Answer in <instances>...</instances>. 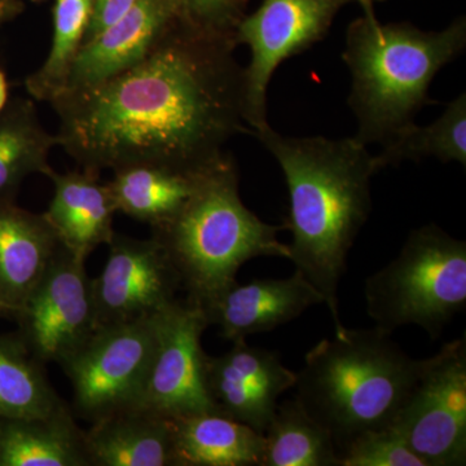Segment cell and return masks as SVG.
<instances>
[{
  "instance_id": "31",
  "label": "cell",
  "mask_w": 466,
  "mask_h": 466,
  "mask_svg": "<svg viewBox=\"0 0 466 466\" xmlns=\"http://www.w3.org/2000/svg\"><path fill=\"white\" fill-rule=\"evenodd\" d=\"M8 97V84L5 79V73L0 70V113L5 109V103Z\"/></svg>"
},
{
  "instance_id": "17",
  "label": "cell",
  "mask_w": 466,
  "mask_h": 466,
  "mask_svg": "<svg viewBox=\"0 0 466 466\" xmlns=\"http://www.w3.org/2000/svg\"><path fill=\"white\" fill-rule=\"evenodd\" d=\"M61 247L45 213H30L11 200H0V297L15 315Z\"/></svg>"
},
{
  "instance_id": "13",
  "label": "cell",
  "mask_w": 466,
  "mask_h": 466,
  "mask_svg": "<svg viewBox=\"0 0 466 466\" xmlns=\"http://www.w3.org/2000/svg\"><path fill=\"white\" fill-rule=\"evenodd\" d=\"M297 373L281 363L278 352L248 345L247 339L219 357L207 355L205 381L219 415L263 434L275 415L279 398L296 385Z\"/></svg>"
},
{
  "instance_id": "29",
  "label": "cell",
  "mask_w": 466,
  "mask_h": 466,
  "mask_svg": "<svg viewBox=\"0 0 466 466\" xmlns=\"http://www.w3.org/2000/svg\"><path fill=\"white\" fill-rule=\"evenodd\" d=\"M135 3L137 0H94L90 26L86 34L85 43L124 17L134 7Z\"/></svg>"
},
{
  "instance_id": "22",
  "label": "cell",
  "mask_w": 466,
  "mask_h": 466,
  "mask_svg": "<svg viewBox=\"0 0 466 466\" xmlns=\"http://www.w3.org/2000/svg\"><path fill=\"white\" fill-rule=\"evenodd\" d=\"M263 437L262 466H339L332 434L296 398L279 404Z\"/></svg>"
},
{
  "instance_id": "12",
  "label": "cell",
  "mask_w": 466,
  "mask_h": 466,
  "mask_svg": "<svg viewBox=\"0 0 466 466\" xmlns=\"http://www.w3.org/2000/svg\"><path fill=\"white\" fill-rule=\"evenodd\" d=\"M103 271L92 279L96 329L158 314L177 299L182 281L155 238L115 235Z\"/></svg>"
},
{
  "instance_id": "11",
  "label": "cell",
  "mask_w": 466,
  "mask_h": 466,
  "mask_svg": "<svg viewBox=\"0 0 466 466\" xmlns=\"http://www.w3.org/2000/svg\"><path fill=\"white\" fill-rule=\"evenodd\" d=\"M204 311L186 299L156 314V343L137 406L167 419L216 412L207 390ZM217 413V412H216Z\"/></svg>"
},
{
  "instance_id": "16",
  "label": "cell",
  "mask_w": 466,
  "mask_h": 466,
  "mask_svg": "<svg viewBox=\"0 0 466 466\" xmlns=\"http://www.w3.org/2000/svg\"><path fill=\"white\" fill-rule=\"evenodd\" d=\"M47 177L54 184V198L45 216L61 245L87 260L92 251L109 245L116 235V208L108 182L85 168L66 174L51 170Z\"/></svg>"
},
{
  "instance_id": "5",
  "label": "cell",
  "mask_w": 466,
  "mask_h": 466,
  "mask_svg": "<svg viewBox=\"0 0 466 466\" xmlns=\"http://www.w3.org/2000/svg\"><path fill=\"white\" fill-rule=\"evenodd\" d=\"M238 164L223 153L198 177L188 200L165 225L152 229L186 290L202 311L229 288L245 263L259 257L289 259V245L279 240L287 226L269 225L245 207L238 191Z\"/></svg>"
},
{
  "instance_id": "19",
  "label": "cell",
  "mask_w": 466,
  "mask_h": 466,
  "mask_svg": "<svg viewBox=\"0 0 466 466\" xmlns=\"http://www.w3.org/2000/svg\"><path fill=\"white\" fill-rule=\"evenodd\" d=\"M84 429L67 404L38 417H0V466H88Z\"/></svg>"
},
{
  "instance_id": "6",
  "label": "cell",
  "mask_w": 466,
  "mask_h": 466,
  "mask_svg": "<svg viewBox=\"0 0 466 466\" xmlns=\"http://www.w3.org/2000/svg\"><path fill=\"white\" fill-rule=\"evenodd\" d=\"M364 297L381 332L417 325L438 339L466 308V242L435 223L413 229L400 254L367 279Z\"/></svg>"
},
{
  "instance_id": "15",
  "label": "cell",
  "mask_w": 466,
  "mask_h": 466,
  "mask_svg": "<svg viewBox=\"0 0 466 466\" xmlns=\"http://www.w3.org/2000/svg\"><path fill=\"white\" fill-rule=\"evenodd\" d=\"M319 305H324V297L296 269L289 278L235 284L204 314L208 327L217 325L223 339L235 342L290 323Z\"/></svg>"
},
{
  "instance_id": "1",
  "label": "cell",
  "mask_w": 466,
  "mask_h": 466,
  "mask_svg": "<svg viewBox=\"0 0 466 466\" xmlns=\"http://www.w3.org/2000/svg\"><path fill=\"white\" fill-rule=\"evenodd\" d=\"M236 47L183 18L134 66L51 101L58 147L94 173L137 165L200 173L232 137L250 134Z\"/></svg>"
},
{
  "instance_id": "8",
  "label": "cell",
  "mask_w": 466,
  "mask_h": 466,
  "mask_svg": "<svg viewBox=\"0 0 466 466\" xmlns=\"http://www.w3.org/2000/svg\"><path fill=\"white\" fill-rule=\"evenodd\" d=\"M351 0H262L235 30L236 45L249 47L244 67V119L251 133L268 125L267 91L278 67L323 41Z\"/></svg>"
},
{
  "instance_id": "23",
  "label": "cell",
  "mask_w": 466,
  "mask_h": 466,
  "mask_svg": "<svg viewBox=\"0 0 466 466\" xmlns=\"http://www.w3.org/2000/svg\"><path fill=\"white\" fill-rule=\"evenodd\" d=\"M375 155L377 167H398L406 161L435 158L466 167V94L447 104L446 109L428 126L415 122L392 135Z\"/></svg>"
},
{
  "instance_id": "24",
  "label": "cell",
  "mask_w": 466,
  "mask_h": 466,
  "mask_svg": "<svg viewBox=\"0 0 466 466\" xmlns=\"http://www.w3.org/2000/svg\"><path fill=\"white\" fill-rule=\"evenodd\" d=\"M66 406L18 334L0 336V417L48 416Z\"/></svg>"
},
{
  "instance_id": "28",
  "label": "cell",
  "mask_w": 466,
  "mask_h": 466,
  "mask_svg": "<svg viewBox=\"0 0 466 466\" xmlns=\"http://www.w3.org/2000/svg\"><path fill=\"white\" fill-rule=\"evenodd\" d=\"M187 23L217 35L232 36L248 0H177Z\"/></svg>"
},
{
  "instance_id": "21",
  "label": "cell",
  "mask_w": 466,
  "mask_h": 466,
  "mask_svg": "<svg viewBox=\"0 0 466 466\" xmlns=\"http://www.w3.org/2000/svg\"><path fill=\"white\" fill-rule=\"evenodd\" d=\"M113 173L108 186L116 213L146 223L153 229L165 225L182 208L192 195L201 171L186 174L137 165Z\"/></svg>"
},
{
  "instance_id": "10",
  "label": "cell",
  "mask_w": 466,
  "mask_h": 466,
  "mask_svg": "<svg viewBox=\"0 0 466 466\" xmlns=\"http://www.w3.org/2000/svg\"><path fill=\"white\" fill-rule=\"evenodd\" d=\"M14 320L34 358L43 364L64 363L96 330L86 259L61 247Z\"/></svg>"
},
{
  "instance_id": "26",
  "label": "cell",
  "mask_w": 466,
  "mask_h": 466,
  "mask_svg": "<svg viewBox=\"0 0 466 466\" xmlns=\"http://www.w3.org/2000/svg\"><path fill=\"white\" fill-rule=\"evenodd\" d=\"M94 0H55L54 33L45 63L26 79L34 99L51 103L66 87L76 55L84 46Z\"/></svg>"
},
{
  "instance_id": "2",
  "label": "cell",
  "mask_w": 466,
  "mask_h": 466,
  "mask_svg": "<svg viewBox=\"0 0 466 466\" xmlns=\"http://www.w3.org/2000/svg\"><path fill=\"white\" fill-rule=\"evenodd\" d=\"M283 171L289 192V260L314 285L334 333L345 329L339 289L352 245L372 211L375 155L357 137H287L267 125L251 133Z\"/></svg>"
},
{
  "instance_id": "33",
  "label": "cell",
  "mask_w": 466,
  "mask_h": 466,
  "mask_svg": "<svg viewBox=\"0 0 466 466\" xmlns=\"http://www.w3.org/2000/svg\"><path fill=\"white\" fill-rule=\"evenodd\" d=\"M373 3L375 2H385V0H372Z\"/></svg>"
},
{
  "instance_id": "34",
  "label": "cell",
  "mask_w": 466,
  "mask_h": 466,
  "mask_svg": "<svg viewBox=\"0 0 466 466\" xmlns=\"http://www.w3.org/2000/svg\"><path fill=\"white\" fill-rule=\"evenodd\" d=\"M33 2H41V0H33Z\"/></svg>"
},
{
  "instance_id": "25",
  "label": "cell",
  "mask_w": 466,
  "mask_h": 466,
  "mask_svg": "<svg viewBox=\"0 0 466 466\" xmlns=\"http://www.w3.org/2000/svg\"><path fill=\"white\" fill-rule=\"evenodd\" d=\"M58 147L56 135L43 127L30 101H24L0 118V200H9L32 174L47 177L50 153Z\"/></svg>"
},
{
  "instance_id": "3",
  "label": "cell",
  "mask_w": 466,
  "mask_h": 466,
  "mask_svg": "<svg viewBox=\"0 0 466 466\" xmlns=\"http://www.w3.org/2000/svg\"><path fill=\"white\" fill-rule=\"evenodd\" d=\"M358 3L363 15L350 24L342 52L351 75L348 103L357 119L354 137L382 146L433 104L435 76L465 51L466 18L425 32L410 23H380L372 0Z\"/></svg>"
},
{
  "instance_id": "4",
  "label": "cell",
  "mask_w": 466,
  "mask_h": 466,
  "mask_svg": "<svg viewBox=\"0 0 466 466\" xmlns=\"http://www.w3.org/2000/svg\"><path fill=\"white\" fill-rule=\"evenodd\" d=\"M428 363L377 328H345L306 354L294 398L341 452L359 435L394 424Z\"/></svg>"
},
{
  "instance_id": "14",
  "label": "cell",
  "mask_w": 466,
  "mask_h": 466,
  "mask_svg": "<svg viewBox=\"0 0 466 466\" xmlns=\"http://www.w3.org/2000/svg\"><path fill=\"white\" fill-rule=\"evenodd\" d=\"M180 20L177 0H137L124 17L82 46L61 92L90 87L134 66Z\"/></svg>"
},
{
  "instance_id": "32",
  "label": "cell",
  "mask_w": 466,
  "mask_h": 466,
  "mask_svg": "<svg viewBox=\"0 0 466 466\" xmlns=\"http://www.w3.org/2000/svg\"><path fill=\"white\" fill-rule=\"evenodd\" d=\"M0 318H15V311L0 297Z\"/></svg>"
},
{
  "instance_id": "30",
  "label": "cell",
  "mask_w": 466,
  "mask_h": 466,
  "mask_svg": "<svg viewBox=\"0 0 466 466\" xmlns=\"http://www.w3.org/2000/svg\"><path fill=\"white\" fill-rule=\"evenodd\" d=\"M21 9L23 5L20 0H0V26L20 14Z\"/></svg>"
},
{
  "instance_id": "9",
  "label": "cell",
  "mask_w": 466,
  "mask_h": 466,
  "mask_svg": "<svg viewBox=\"0 0 466 466\" xmlns=\"http://www.w3.org/2000/svg\"><path fill=\"white\" fill-rule=\"evenodd\" d=\"M391 426L426 466L466 464L465 337L446 343L429 358Z\"/></svg>"
},
{
  "instance_id": "18",
  "label": "cell",
  "mask_w": 466,
  "mask_h": 466,
  "mask_svg": "<svg viewBox=\"0 0 466 466\" xmlns=\"http://www.w3.org/2000/svg\"><path fill=\"white\" fill-rule=\"evenodd\" d=\"M84 440L88 466H174L173 420L140 408L91 422Z\"/></svg>"
},
{
  "instance_id": "20",
  "label": "cell",
  "mask_w": 466,
  "mask_h": 466,
  "mask_svg": "<svg viewBox=\"0 0 466 466\" xmlns=\"http://www.w3.org/2000/svg\"><path fill=\"white\" fill-rule=\"evenodd\" d=\"M265 437L216 412L173 420L174 466H262Z\"/></svg>"
},
{
  "instance_id": "27",
  "label": "cell",
  "mask_w": 466,
  "mask_h": 466,
  "mask_svg": "<svg viewBox=\"0 0 466 466\" xmlns=\"http://www.w3.org/2000/svg\"><path fill=\"white\" fill-rule=\"evenodd\" d=\"M339 466H426L394 426L359 435L339 452Z\"/></svg>"
},
{
  "instance_id": "7",
  "label": "cell",
  "mask_w": 466,
  "mask_h": 466,
  "mask_svg": "<svg viewBox=\"0 0 466 466\" xmlns=\"http://www.w3.org/2000/svg\"><path fill=\"white\" fill-rule=\"evenodd\" d=\"M155 343L156 315L97 328L60 364L72 383L73 413L91 424L137 406Z\"/></svg>"
}]
</instances>
